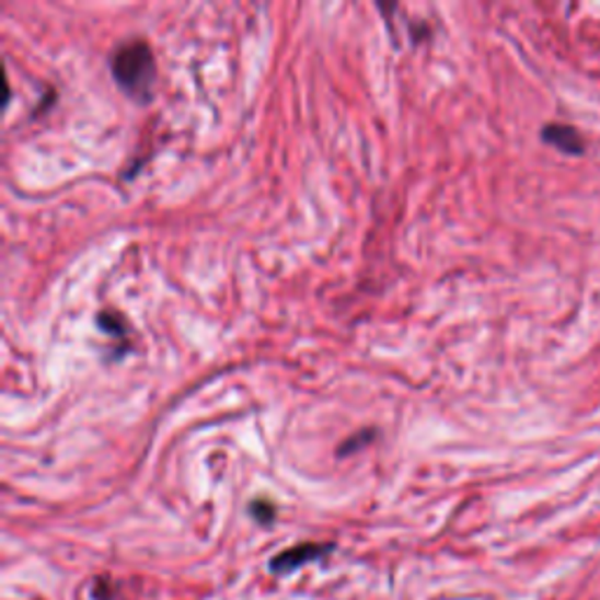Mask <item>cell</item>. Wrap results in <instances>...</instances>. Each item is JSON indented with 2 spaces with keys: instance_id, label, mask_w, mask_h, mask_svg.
Listing matches in <instances>:
<instances>
[{
  "instance_id": "6da1fadb",
  "label": "cell",
  "mask_w": 600,
  "mask_h": 600,
  "mask_svg": "<svg viewBox=\"0 0 600 600\" xmlns=\"http://www.w3.org/2000/svg\"><path fill=\"white\" fill-rule=\"evenodd\" d=\"M111 71L118 85L127 92V96L135 99L139 104H148L153 99L155 85V57L153 49L146 41H129L123 43L111 55Z\"/></svg>"
},
{
  "instance_id": "7a4b0ae2",
  "label": "cell",
  "mask_w": 600,
  "mask_h": 600,
  "mask_svg": "<svg viewBox=\"0 0 600 600\" xmlns=\"http://www.w3.org/2000/svg\"><path fill=\"white\" fill-rule=\"evenodd\" d=\"M326 552H331L328 544H314V542L296 544V546L287 549V552L277 554L270 561V570L275 575H289V573H293L298 568H303V565H308L312 561H320L322 556H326Z\"/></svg>"
},
{
  "instance_id": "3957f363",
  "label": "cell",
  "mask_w": 600,
  "mask_h": 600,
  "mask_svg": "<svg viewBox=\"0 0 600 600\" xmlns=\"http://www.w3.org/2000/svg\"><path fill=\"white\" fill-rule=\"evenodd\" d=\"M542 137L544 141L561 148L563 153H581V148H585V141H581L579 131L568 125H546Z\"/></svg>"
},
{
  "instance_id": "277c9868",
  "label": "cell",
  "mask_w": 600,
  "mask_h": 600,
  "mask_svg": "<svg viewBox=\"0 0 600 600\" xmlns=\"http://www.w3.org/2000/svg\"><path fill=\"white\" fill-rule=\"evenodd\" d=\"M99 326H102L108 333H115V336H120L123 328H125L123 316H118L115 312H102V314H99Z\"/></svg>"
},
{
  "instance_id": "5b68a950",
  "label": "cell",
  "mask_w": 600,
  "mask_h": 600,
  "mask_svg": "<svg viewBox=\"0 0 600 600\" xmlns=\"http://www.w3.org/2000/svg\"><path fill=\"white\" fill-rule=\"evenodd\" d=\"M252 514L258 523H273L275 521V507L265 499H258V503L252 505Z\"/></svg>"
},
{
  "instance_id": "8992f818",
  "label": "cell",
  "mask_w": 600,
  "mask_h": 600,
  "mask_svg": "<svg viewBox=\"0 0 600 600\" xmlns=\"http://www.w3.org/2000/svg\"><path fill=\"white\" fill-rule=\"evenodd\" d=\"M371 429H366V431H361V435L359 437H353V439H349V441H345L343 446H341V455H347V453H353V450L355 448H359L361 443H366V441H371Z\"/></svg>"
}]
</instances>
